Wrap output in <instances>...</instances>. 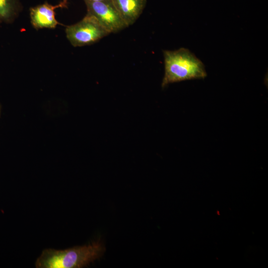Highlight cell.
Listing matches in <instances>:
<instances>
[{
  "instance_id": "9c48e42d",
  "label": "cell",
  "mask_w": 268,
  "mask_h": 268,
  "mask_svg": "<svg viewBox=\"0 0 268 268\" xmlns=\"http://www.w3.org/2000/svg\"><path fill=\"white\" fill-rule=\"evenodd\" d=\"M0 108H1V107H0Z\"/></svg>"
},
{
  "instance_id": "52a82bcc",
  "label": "cell",
  "mask_w": 268,
  "mask_h": 268,
  "mask_svg": "<svg viewBox=\"0 0 268 268\" xmlns=\"http://www.w3.org/2000/svg\"><path fill=\"white\" fill-rule=\"evenodd\" d=\"M14 11V0H0V20L9 21Z\"/></svg>"
},
{
  "instance_id": "5b68a950",
  "label": "cell",
  "mask_w": 268,
  "mask_h": 268,
  "mask_svg": "<svg viewBox=\"0 0 268 268\" xmlns=\"http://www.w3.org/2000/svg\"><path fill=\"white\" fill-rule=\"evenodd\" d=\"M59 7H63L61 2L56 5L45 2L31 8L30 15L33 26L36 29L55 28L59 23L56 19L55 9Z\"/></svg>"
},
{
  "instance_id": "30bf717a",
  "label": "cell",
  "mask_w": 268,
  "mask_h": 268,
  "mask_svg": "<svg viewBox=\"0 0 268 268\" xmlns=\"http://www.w3.org/2000/svg\"><path fill=\"white\" fill-rule=\"evenodd\" d=\"M0 21H1L0 20Z\"/></svg>"
},
{
  "instance_id": "8992f818",
  "label": "cell",
  "mask_w": 268,
  "mask_h": 268,
  "mask_svg": "<svg viewBox=\"0 0 268 268\" xmlns=\"http://www.w3.org/2000/svg\"><path fill=\"white\" fill-rule=\"evenodd\" d=\"M122 18L129 26L141 14L146 0H112Z\"/></svg>"
},
{
  "instance_id": "ba28073f",
  "label": "cell",
  "mask_w": 268,
  "mask_h": 268,
  "mask_svg": "<svg viewBox=\"0 0 268 268\" xmlns=\"http://www.w3.org/2000/svg\"><path fill=\"white\" fill-rule=\"evenodd\" d=\"M84 1L94 2V1H100L104 0H84Z\"/></svg>"
},
{
  "instance_id": "3957f363",
  "label": "cell",
  "mask_w": 268,
  "mask_h": 268,
  "mask_svg": "<svg viewBox=\"0 0 268 268\" xmlns=\"http://www.w3.org/2000/svg\"><path fill=\"white\" fill-rule=\"evenodd\" d=\"M66 32L74 47L92 44L110 34L95 17L87 13L81 21L67 26Z\"/></svg>"
},
{
  "instance_id": "7a4b0ae2",
  "label": "cell",
  "mask_w": 268,
  "mask_h": 268,
  "mask_svg": "<svg viewBox=\"0 0 268 268\" xmlns=\"http://www.w3.org/2000/svg\"><path fill=\"white\" fill-rule=\"evenodd\" d=\"M164 75L161 86L186 80L204 78L207 76L202 62L188 49L163 51Z\"/></svg>"
},
{
  "instance_id": "6da1fadb",
  "label": "cell",
  "mask_w": 268,
  "mask_h": 268,
  "mask_svg": "<svg viewBox=\"0 0 268 268\" xmlns=\"http://www.w3.org/2000/svg\"><path fill=\"white\" fill-rule=\"evenodd\" d=\"M105 251V247L99 241L63 250L47 249L37 259L35 266L38 268H83L101 258Z\"/></svg>"
},
{
  "instance_id": "277c9868",
  "label": "cell",
  "mask_w": 268,
  "mask_h": 268,
  "mask_svg": "<svg viewBox=\"0 0 268 268\" xmlns=\"http://www.w3.org/2000/svg\"><path fill=\"white\" fill-rule=\"evenodd\" d=\"M85 2L87 13L95 17L110 34L118 32L128 26L122 18L112 0Z\"/></svg>"
}]
</instances>
